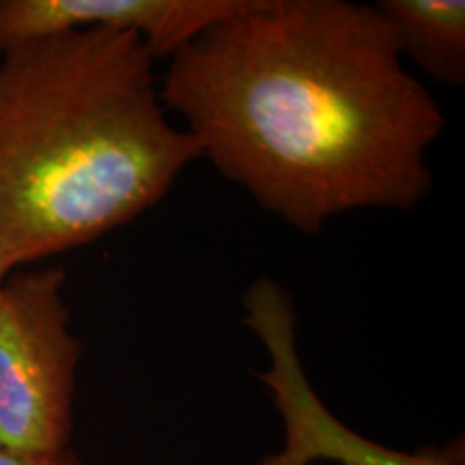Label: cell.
Listing matches in <instances>:
<instances>
[{"label": "cell", "mask_w": 465, "mask_h": 465, "mask_svg": "<svg viewBox=\"0 0 465 465\" xmlns=\"http://www.w3.org/2000/svg\"><path fill=\"white\" fill-rule=\"evenodd\" d=\"M375 7L391 25L401 56L438 83H465L463 0H380Z\"/></svg>", "instance_id": "cell-6"}, {"label": "cell", "mask_w": 465, "mask_h": 465, "mask_svg": "<svg viewBox=\"0 0 465 465\" xmlns=\"http://www.w3.org/2000/svg\"><path fill=\"white\" fill-rule=\"evenodd\" d=\"M160 93L201 160L306 235L433 190L444 113L375 5L246 0L168 58Z\"/></svg>", "instance_id": "cell-1"}, {"label": "cell", "mask_w": 465, "mask_h": 465, "mask_svg": "<svg viewBox=\"0 0 465 465\" xmlns=\"http://www.w3.org/2000/svg\"><path fill=\"white\" fill-rule=\"evenodd\" d=\"M246 0H0V54L15 45L93 26L138 33L168 61L213 22Z\"/></svg>", "instance_id": "cell-5"}, {"label": "cell", "mask_w": 465, "mask_h": 465, "mask_svg": "<svg viewBox=\"0 0 465 465\" xmlns=\"http://www.w3.org/2000/svg\"><path fill=\"white\" fill-rule=\"evenodd\" d=\"M14 270H15L14 259H11L7 246H5L3 237H0V282H3L5 278H7Z\"/></svg>", "instance_id": "cell-8"}, {"label": "cell", "mask_w": 465, "mask_h": 465, "mask_svg": "<svg viewBox=\"0 0 465 465\" xmlns=\"http://www.w3.org/2000/svg\"><path fill=\"white\" fill-rule=\"evenodd\" d=\"M243 311V322L270 353V369L254 375L270 388L284 424V449L261 465H459L455 457L440 452H401L366 440L323 405L298 356L293 300L276 281L259 278L250 284Z\"/></svg>", "instance_id": "cell-4"}, {"label": "cell", "mask_w": 465, "mask_h": 465, "mask_svg": "<svg viewBox=\"0 0 465 465\" xmlns=\"http://www.w3.org/2000/svg\"><path fill=\"white\" fill-rule=\"evenodd\" d=\"M155 67L141 35L113 26L0 54V237L15 267L132 223L201 160Z\"/></svg>", "instance_id": "cell-2"}, {"label": "cell", "mask_w": 465, "mask_h": 465, "mask_svg": "<svg viewBox=\"0 0 465 465\" xmlns=\"http://www.w3.org/2000/svg\"><path fill=\"white\" fill-rule=\"evenodd\" d=\"M0 465H84L74 450L22 452L0 446Z\"/></svg>", "instance_id": "cell-7"}, {"label": "cell", "mask_w": 465, "mask_h": 465, "mask_svg": "<svg viewBox=\"0 0 465 465\" xmlns=\"http://www.w3.org/2000/svg\"><path fill=\"white\" fill-rule=\"evenodd\" d=\"M67 272H17L0 282V446L69 449L83 342L69 330Z\"/></svg>", "instance_id": "cell-3"}]
</instances>
